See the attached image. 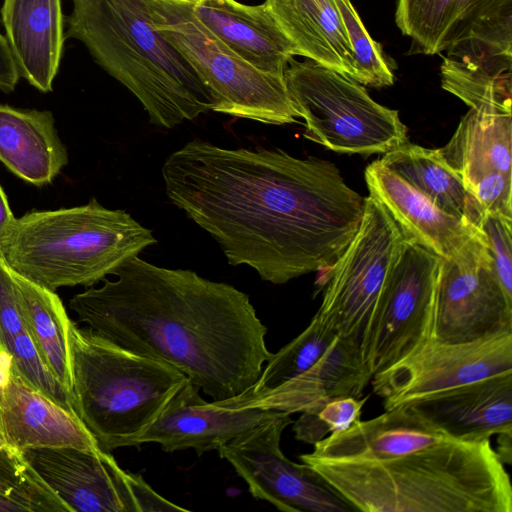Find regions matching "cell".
Returning a JSON list of instances; mask_svg holds the SVG:
<instances>
[{"label":"cell","instance_id":"6da1fadb","mask_svg":"<svg viewBox=\"0 0 512 512\" xmlns=\"http://www.w3.org/2000/svg\"><path fill=\"white\" fill-rule=\"evenodd\" d=\"M162 177L169 200L222 248L284 284L327 270L355 236L364 198L330 161L280 149H229L195 139L170 154Z\"/></svg>","mask_w":512,"mask_h":512},{"label":"cell","instance_id":"7a4b0ae2","mask_svg":"<svg viewBox=\"0 0 512 512\" xmlns=\"http://www.w3.org/2000/svg\"><path fill=\"white\" fill-rule=\"evenodd\" d=\"M113 275L69 300L80 322L129 351L175 366L213 402L254 387L273 353L246 293L138 256Z\"/></svg>","mask_w":512,"mask_h":512},{"label":"cell","instance_id":"3957f363","mask_svg":"<svg viewBox=\"0 0 512 512\" xmlns=\"http://www.w3.org/2000/svg\"><path fill=\"white\" fill-rule=\"evenodd\" d=\"M299 459L354 511L512 512L510 477L491 440L448 439L385 459Z\"/></svg>","mask_w":512,"mask_h":512},{"label":"cell","instance_id":"277c9868","mask_svg":"<svg viewBox=\"0 0 512 512\" xmlns=\"http://www.w3.org/2000/svg\"><path fill=\"white\" fill-rule=\"evenodd\" d=\"M65 38L143 105L150 123L173 128L213 111L215 102L178 51L155 28L146 0H72Z\"/></svg>","mask_w":512,"mask_h":512},{"label":"cell","instance_id":"5b68a950","mask_svg":"<svg viewBox=\"0 0 512 512\" xmlns=\"http://www.w3.org/2000/svg\"><path fill=\"white\" fill-rule=\"evenodd\" d=\"M152 231L124 210H111L95 198L56 210H33L16 218L0 240L9 268L49 290L91 287L146 247Z\"/></svg>","mask_w":512,"mask_h":512},{"label":"cell","instance_id":"8992f818","mask_svg":"<svg viewBox=\"0 0 512 512\" xmlns=\"http://www.w3.org/2000/svg\"><path fill=\"white\" fill-rule=\"evenodd\" d=\"M68 343L73 411L107 452L142 433L187 379L175 366L129 351L72 320Z\"/></svg>","mask_w":512,"mask_h":512},{"label":"cell","instance_id":"52a82bcc","mask_svg":"<svg viewBox=\"0 0 512 512\" xmlns=\"http://www.w3.org/2000/svg\"><path fill=\"white\" fill-rule=\"evenodd\" d=\"M155 28L211 93L213 111L264 124L299 117L284 76L264 73L233 52L194 14L193 0H146Z\"/></svg>","mask_w":512,"mask_h":512},{"label":"cell","instance_id":"ba28073f","mask_svg":"<svg viewBox=\"0 0 512 512\" xmlns=\"http://www.w3.org/2000/svg\"><path fill=\"white\" fill-rule=\"evenodd\" d=\"M284 81L310 139L340 153H386L407 142L397 110L374 101L346 74L293 58Z\"/></svg>","mask_w":512,"mask_h":512},{"label":"cell","instance_id":"9c48e42d","mask_svg":"<svg viewBox=\"0 0 512 512\" xmlns=\"http://www.w3.org/2000/svg\"><path fill=\"white\" fill-rule=\"evenodd\" d=\"M408 239L369 195L355 236L326 270L322 302L314 317L361 355L385 280Z\"/></svg>","mask_w":512,"mask_h":512},{"label":"cell","instance_id":"30bf717a","mask_svg":"<svg viewBox=\"0 0 512 512\" xmlns=\"http://www.w3.org/2000/svg\"><path fill=\"white\" fill-rule=\"evenodd\" d=\"M441 258L412 239L391 268L362 351L373 376L433 338Z\"/></svg>","mask_w":512,"mask_h":512},{"label":"cell","instance_id":"8fae6325","mask_svg":"<svg viewBox=\"0 0 512 512\" xmlns=\"http://www.w3.org/2000/svg\"><path fill=\"white\" fill-rule=\"evenodd\" d=\"M22 454L70 512L186 511L156 493L141 475L123 470L102 449L37 448Z\"/></svg>","mask_w":512,"mask_h":512},{"label":"cell","instance_id":"7c38bea8","mask_svg":"<svg viewBox=\"0 0 512 512\" xmlns=\"http://www.w3.org/2000/svg\"><path fill=\"white\" fill-rule=\"evenodd\" d=\"M512 331V299L497 277L485 238L478 231L439 265L433 339L465 343Z\"/></svg>","mask_w":512,"mask_h":512},{"label":"cell","instance_id":"4fadbf2b","mask_svg":"<svg viewBox=\"0 0 512 512\" xmlns=\"http://www.w3.org/2000/svg\"><path fill=\"white\" fill-rule=\"evenodd\" d=\"M293 423L282 412L222 445L217 451L247 483L251 495L283 512H351L354 509L309 465L281 451L284 429Z\"/></svg>","mask_w":512,"mask_h":512},{"label":"cell","instance_id":"5bb4252c","mask_svg":"<svg viewBox=\"0 0 512 512\" xmlns=\"http://www.w3.org/2000/svg\"><path fill=\"white\" fill-rule=\"evenodd\" d=\"M512 372V331L465 343L430 339L372 376L373 392L385 410Z\"/></svg>","mask_w":512,"mask_h":512},{"label":"cell","instance_id":"9a60e30c","mask_svg":"<svg viewBox=\"0 0 512 512\" xmlns=\"http://www.w3.org/2000/svg\"><path fill=\"white\" fill-rule=\"evenodd\" d=\"M395 19L415 53L439 54L469 39L512 53V0H398Z\"/></svg>","mask_w":512,"mask_h":512},{"label":"cell","instance_id":"2e32d148","mask_svg":"<svg viewBox=\"0 0 512 512\" xmlns=\"http://www.w3.org/2000/svg\"><path fill=\"white\" fill-rule=\"evenodd\" d=\"M282 412L263 408H231L207 402L190 378L165 403L156 419L125 447L158 443L165 452L193 449L198 456L218 450L235 437Z\"/></svg>","mask_w":512,"mask_h":512},{"label":"cell","instance_id":"e0dca14e","mask_svg":"<svg viewBox=\"0 0 512 512\" xmlns=\"http://www.w3.org/2000/svg\"><path fill=\"white\" fill-rule=\"evenodd\" d=\"M0 442L20 452L100 449L75 413L29 386L8 367L0 383Z\"/></svg>","mask_w":512,"mask_h":512},{"label":"cell","instance_id":"ac0fdd59","mask_svg":"<svg viewBox=\"0 0 512 512\" xmlns=\"http://www.w3.org/2000/svg\"><path fill=\"white\" fill-rule=\"evenodd\" d=\"M457 441L512 433V372L494 375L406 404Z\"/></svg>","mask_w":512,"mask_h":512},{"label":"cell","instance_id":"d6986e66","mask_svg":"<svg viewBox=\"0 0 512 512\" xmlns=\"http://www.w3.org/2000/svg\"><path fill=\"white\" fill-rule=\"evenodd\" d=\"M361 352L342 338L299 376L254 399L215 403L231 408H263L288 414L313 412L332 398H361L370 384Z\"/></svg>","mask_w":512,"mask_h":512},{"label":"cell","instance_id":"ffe728a7","mask_svg":"<svg viewBox=\"0 0 512 512\" xmlns=\"http://www.w3.org/2000/svg\"><path fill=\"white\" fill-rule=\"evenodd\" d=\"M371 196L377 199L409 239L442 259L455 255L478 231L464 218L446 213L379 159L365 170Z\"/></svg>","mask_w":512,"mask_h":512},{"label":"cell","instance_id":"44dd1931","mask_svg":"<svg viewBox=\"0 0 512 512\" xmlns=\"http://www.w3.org/2000/svg\"><path fill=\"white\" fill-rule=\"evenodd\" d=\"M196 17L233 52L256 69L284 76L298 51L264 2L245 5L235 0H193Z\"/></svg>","mask_w":512,"mask_h":512},{"label":"cell","instance_id":"7402d4cb","mask_svg":"<svg viewBox=\"0 0 512 512\" xmlns=\"http://www.w3.org/2000/svg\"><path fill=\"white\" fill-rule=\"evenodd\" d=\"M0 12L19 76L52 91L66 40L61 0H3Z\"/></svg>","mask_w":512,"mask_h":512},{"label":"cell","instance_id":"603a6c76","mask_svg":"<svg viewBox=\"0 0 512 512\" xmlns=\"http://www.w3.org/2000/svg\"><path fill=\"white\" fill-rule=\"evenodd\" d=\"M452 439L410 405L358 420L344 431L316 442L310 457L319 459H385Z\"/></svg>","mask_w":512,"mask_h":512},{"label":"cell","instance_id":"cb8c5ba5","mask_svg":"<svg viewBox=\"0 0 512 512\" xmlns=\"http://www.w3.org/2000/svg\"><path fill=\"white\" fill-rule=\"evenodd\" d=\"M299 56L346 74L361 84L336 0H266Z\"/></svg>","mask_w":512,"mask_h":512},{"label":"cell","instance_id":"d4e9b609","mask_svg":"<svg viewBox=\"0 0 512 512\" xmlns=\"http://www.w3.org/2000/svg\"><path fill=\"white\" fill-rule=\"evenodd\" d=\"M0 161L25 182L52 183L68 164L52 112L0 104Z\"/></svg>","mask_w":512,"mask_h":512},{"label":"cell","instance_id":"484cf974","mask_svg":"<svg viewBox=\"0 0 512 512\" xmlns=\"http://www.w3.org/2000/svg\"><path fill=\"white\" fill-rule=\"evenodd\" d=\"M511 141V110L484 105L470 108L438 152L469 191L488 173L512 175Z\"/></svg>","mask_w":512,"mask_h":512},{"label":"cell","instance_id":"4316f807","mask_svg":"<svg viewBox=\"0 0 512 512\" xmlns=\"http://www.w3.org/2000/svg\"><path fill=\"white\" fill-rule=\"evenodd\" d=\"M511 64L512 53L465 40L447 50L441 65L442 87L470 108L491 105L511 110Z\"/></svg>","mask_w":512,"mask_h":512},{"label":"cell","instance_id":"83f0119b","mask_svg":"<svg viewBox=\"0 0 512 512\" xmlns=\"http://www.w3.org/2000/svg\"><path fill=\"white\" fill-rule=\"evenodd\" d=\"M379 161L389 170L451 215L478 226L483 211L462 178L442 158L438 149L409 143L384 153Z\"/></svg>","mask_w":512,"mask_h":512},{"label":"cell","instance_id":"f1b7e54d","mask_svg":"<svg viewBox=\"0 0 512 512\" xmlns=\"http://www.w3.org/2000/svg\"><path fill=\"white\" fill-rule=\"evenodd\" d=\"M11 273L18 306L37 352L51 375L70 395L68 327L71 319L55 291L12 270Z\"/></svg>","mask_w":512,"mask_h":512},{"label":"cell","instance_id":"f546056e","mask_svg":"<svg viewBox=\"0 0 512 512\" xmlns=\"http://www.w3.org/2000/svg\"><path fill=\"white\" fill-rule=\"evenodd\" d=\"M0 353L25 383L75 413L68 391L43 364L21 315L11 270L0 253Z\"/></svg>","mask_w":512,"mask_h":512},{"label":"cell","instance_id":"4dcf8cb0","mask_svg":"<svg viewBox=\"0 0 512 512\" xmlns=\"http://www.w3.org/2000/svg\"><path fill=\"white\" fill-rule=\"evenodd\" d=\"M339 338L313 316L309 325L298 336L271 356L254 387L233 399H254L299 376L317 362Z\"/></svg>","mask_w":512,"mask_h":512},{"label":"cell","instance_id":"1f68e13d","mask_svg":"<svg viewBox=\"0 0 512 512\" xmlns=\"http://www.w3.org/2000/svg\"><path fill=\"white\" fill-rule=\"evenodd\" d=\"M70 512L22 452L0 442V512Z\"/></svg>","mask_w":512,"mask_h":512},{"label":"cell","instance_id":"d6a6232c","mask_svg":"<svg viewBox=\"0 0 512 512\" xmlns=\"http://www.w3.org/2000/svg\"><path fill=\"white\" fill-rule=\"evenodd\" d=\"M363 85L386 87L394 82L393 71L380 45L365 29L350 0H336Z\"/></svg>","mask_w":512,"mask_h":512},{"label":"cell","instance_id":"836d02e7","mask_svg":"<svg viewBox=\"0 0 512 512\" xmlns=\"http://www.w3.org/2000/svg\"><path fill=\"white\" fill-rule=\"evenodd\" d=\"M368 397H336L313 412L301 413L292 423L295 438L314 445L330 434L346 430L361 419L362 409Z\"/></svg>","mask_w":512,"mask_h":512},{"label":"cell","instance_id":"e575fe53","mask_svg":"<svg viewBox=\"0 0 512 512\" xmlns=\"http://www.w3.org/2000/svg\"><path fill=\"white\" fill-rule=\"evenodd\" d=\"M477 228L485 238L499 282L512 299V218L484 213Z\"/></svg>","mask_w":512,"mask_h":512},{"label":"cell","instance_id":"d590c367","mask_svg":"<svg viewBox=\"0 0 512 512\" xmlns=\"http://www.w3.org/2000/svg\"><path fill=\"white\" fill-rule=\"evenodd\" d=\"M512 175L491 172L481 177L469 190L483 213L512 218Z\"/></svg>","mask_w":512,"mask_h":512},{"label":"cell","instance_id":"8d00e7d4","mask_svg":"<svg viewBox=\"0 0 512 512\" xmlns=\"http://www.w3.org/2000/svg\"><path fill=\"white\" fill-rule=\"evenodd\" d=\"M19 78L7 41L0 33V90L5 93L14 91Z\"/></svg>","mask_w":512,"mask_h":512},{"label":"cell","instance_id":"74e56055","mask_svg":"<svg viewBox=\"0 0 512 512\" xmlns=\"http://www.w3.org/2000/svg\"><path fill=\"white\" fill-rule=\"evenodd\" d=\"M15 219L7 196L0 185V240L9 231Z\"/></svg>","mask_w":512,"mask_h":512},{"label":"cell","instance_id":"f35d334b","mask_svg":"<svg viewBox=\"0 0 512 512\" xmlns=\"http://www.w3.org/2000/svg\"><path fill=\"white\" fill-rule=\"evenodd\" d=\"M511 440H512V433L498 435V441H497L498 446H497L496 452H497L499 458L501 459V461L504 464H508V465L511 464V456H512Z\"/></svg>","mask_w":512,"mask_h":512},{"label":"cell","instance_id":"ab89813d","mask_svg":"<svg viewBox=\"0 0 512 512\" xmlns=\"http://www.w3.org/2000/svg\"><path fill=\"white\" fill-rule=\"evenodd\" d=\"M195 1H200V0H195Z\"/></svg>","mask_w":512,"mask_h":512}]
</instances>
